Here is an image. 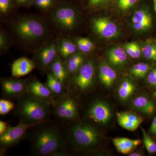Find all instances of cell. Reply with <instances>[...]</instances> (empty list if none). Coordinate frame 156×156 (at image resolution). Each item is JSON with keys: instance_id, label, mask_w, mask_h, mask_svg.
<instances>
[{"instance_id": "25", "label": "cell", "mask_w": 156, "mask_h": 156, "mask_svg": "<svg viewBox=\"0 0 156 156\" xmlns=\"http://www.w3.org/2000/svg\"><path fill=\"white\" fill-rule=\"evenodd\" d=\"M142 54L147 59L156 62V39H148L142 45Z\"/></svg>"}, {"instance_id": "12", "label": "cell", "mask_w": 156, "mask_h": 156, "mask_svg": "<svg viewBox=\"0 0 156 156\" xmlns=\"http://www.w3.org/2000/svg\"><path fill=\"white\" fill-rule=\"evenodd\" d=\"M26 93L52 105L56 99L46 84L42 83L37 79L28 80Z\"/></svg>"}, {"instance_id": "28", "label": "cell", "mask_w": 156, "mask_h": 156, "mask_svg": "<svg viewBox=\"0 0 156 156\" xmlns=\"http://www.w3.org/2000/svg\"><path fill=\"white\" fill-rule=\"evenodd\" d=\"M150 66L144 62H140L134 65L131 70V73L136 77L143 78L149 70Z\"/></svg>"}, {"instance_id": "21", "label": "cell", "mask_w": 156, "mask_h": 156, "mask_svg": "<svg viewBox=\"0 0 156 156\" xmlns=\"http://www.w3.org/2000/svg\"><path fill=\"white\" fill-rule=\"evenodd\" d=\"M64 62L69 76L77 72L85 62V58L82 53L76 52L65 59Z\"/></svg>"}, {"instance_id": "39", "label": "cell", "mask_w": 156, "mask_h": 156, "mask_svg": "<svg viewBox=\"0 0 156 156\" xmlns=\"http://www.w3.org/2000/svg\"><path fill=\"white\" fill-rule=\"evenodd\" d=\"M17 5L19 6H28L33 4V0H15Z\"/></svg>"}, {"instance_id": "43", "label": "cell", "mask_w": 156, "mask_h": 156, "mask_svg": "<svg viewBox=\"0 0 156 156\" xmlns=\"http://www.w3.org/2000/svg\"><path fill=\"white\" fill-rule=\"evenodd\" d=\"M153 95L154 97H155L156 98V91H155V92H154Z\"/></svg>"}, {"instance_id": "3", "label": "cell", "mask_w": 156, "mask_h": 156, "mask_svg": "<svg viewBox=\"0 0 156 156\" xmlns=\"http://www.w3.org/2000/svg\"><path fill=\"white\" fill-rule=\"evenodd\" d=\"M66 128L68 144L81 149L95 146L99 140V133L95 126L88 123L76 121L69 122Z\"/></svg>"}, {"instance_id": "27", "label": "cell", "mask_w": 156, "mask_h": 156, "mask_svg": "<svg viewBox=\"0 0 156 156\" xmlns=\"http://www.w3.org/2000/svg\"><path fill=\"white\" fill-rule=\"evenodd\" d=\"M74 43L76 45L77 48L81 53H89L94 48L93 42L87 38H77L76 39Z\"/></svg>"}, {"instance_id": "38", "label": "cell", "mask_w": 156, "mask_h": 156, "mask_svg": "<svg viewBox=\"0 0 156 156\" xmlns=\"http://www.w3.org/2000/svg\"><path fill=\"white\" fill-rule=\"evenodd\" d=\"M9 122L0 121V135H2L5 132L9 126Z\"/></svg>"}, {"instance_id": "13", "label": "cell", "mask_w": 156, "mask_h": 156, "mask_svg": "<svg viewBox=\"0 0 156 156\" xmlns=\"http://www.w3.org/2000/svg\"><path fill=\"white\" fill-rule=\"evenodd\" d=\"M131 25L137 32L145 33L150 30L153 25V18L148 9L143 7L134 11L131 17Z\"/></svg>"}, {"instance_id": "23", "label": "cell", "mask_w": 156, "mask_h": 156, "mask_svg": "<svg viewBox=\"0 0 156 156\" xmlns=\"http://www.w3.org/2000/svg\"><path fill=\"white\" fill-rule=\"evenodd\" d=\"M134 108L144 114H152L155 109V106L152 101L144 96H139L133 102Z\"/></svg>"}, {"instance_id": "11", "label": "cell", "mask_w": 156, "mask_h": 156, "mask_svg": "<svg viewBox=\"0 0 156 156\" xmlns=\"http://www.w3.org/2000/svg\"><path fill=\"white\" fill-rule=\"evenodd\" d=\"M88 119L94 122L104 125L111 117L110 108L106 103L100 100L93 101L87 112Z\"/></svg>"}, {"instance_id": "10", "label": "cell", "mask_w": 156, "mask_h": 156, "mask_svg": "<svg viewBox=\"0 0 156 156\" xmlns=\"http://www.w3.org/2000/svg\"><path fill=\"white\" fill-rule=\"evenodd\" d=\"M94 32L102 38L110 39L115 37L119 33L118 26L108 17H98L92 21Z\"/></svg>"}, {"instance_id": "34", "label": "cell", "mask_w": 156, "mask_h": 156, "mask_svg": "<svg viewBox=\"0 0 156 156\" xmlns=\"http://www.w3.org/2000/svg\"><path fill=\"white\" fill-rule=\"evenodd\" d=\"M111 0H89V6L92 9L102 8L109 4Z\"/></svg>"}, {"instance_id": "18", "label": "cell", "mask_w": 156, "mask_h": 156, "mask_svg": "<svg viewBox=\"0 0 156 156\" xmlns=\"http://www.w3.org/2000/svg\"><path fill=\"white\" fill-rule=\"evenodd\" d=\"M115 146L118 151L127 154L141 144L140 140H133L125 137H116L112 140Z\"/></svg>"}, {"instance_id": "42", "label": "cell", "mask_w": 156, "mask_h": 156, "mask_svg": "<svg viewBox=\"0 0 156 156\" xmlns=\"http://www.w3.org/2000/svg\"><path fill=\"white\" fill-rule=\"evenodd\" d=\"M153 2L154 3V8L156 13V0H153Z\"/></svg>"}, {"instance_id": "22", "label": "cell", "mask_w": 156, "mask_h": 156, "mask_svg": "<svg viewBox=\"0 0 156 156\" xmlns=\"http://www.w3.org/2000/svg\"><path fill=\"white\" fill-rule=\"evenodd\" d=\"M57 49L62 59H66L76 52L77 48L74 42L66 38H62L57 44Z\"/></svg>"}, {"instance_id": "6", "label": "cell", "mask_w": 156, "mask_h": 156, "mask_svg": "<svg viewBox=\"0 0 156 156\" xmlns=\"http://www.w3.org/2000/svg\"><path fill=\"white\" fill-rule=\"evenodd\" d=\"M35 126L36 125H28L20 122L15 126L9 125L5 132L0 135L1 156L5 154L8 149L23 140L27 136L29 129Z\"/></svg>"}, {"instance_id": "33", "label": "cell", "mask_w": 156, "mask_h": 156, "mask_svg": "<svg viewBox=\"0 0 156 156\" xmlns=\"http://www.w3.org/2000/svg\"><path fill=\"white\" fill-rule=\"evenodd\" d=\"M56 0H33V4L39 9L47 10L56 2Z\"/></svg>"}, {"instance_id": "19", "label": "cell", "mask_w": 156, "mask_h": 156, "mask_svg": "<svg viewBox=\"0 0 156 156\" xmlns=\"http://www.w3.org/2000/svg\"><path fill=\"white\" fill-rule=\"evenodd\" d=\"M45 84L56 99L62 96L67 91L64 84L50 72L47 73Z\"/></svg>"}, {"instance_id": "31", "label": "cell", "mask_w": 156, "mask_h": 156, "mask_svg": "<svg viewBox=\"0 0 156 156\" xmlns=\"http://www.w3.org/2000/svg\"><path fill=\"white\" fill-rule=\"evenodd\" d=\"M16 105L11 101L2 98L0 100V115H5L15 109Z\"/></svg>"}, {"instance_id": "26", "label": "cell", "mask_w": 156, "mask_h": 156, "mask_svg": "<svg viewBox=\"0 0 156 156\" xmlns=\"http://www.w3.org/2000/svg\"><path fill=\"white\" fill-rule=\"evenodd\" d=\"M135 89L134 84L128 80L123 81L119 89V95L123 100L128 99L133 94Z\"/></svg>"}, {"instance_id": "2", "label": "cell", "mask_w": 156, "mask_h": 156, "mask_svg": "<svg viewBox=\"0 0 156 156\" xmlns=\"http://www.w3.org/2000/svg\"><path fill=\"white\" fill-rule=\"evenodd\" d=\"M17 101L15 115L19 122L28 125H38L52 121L53 105L26 93Z\"/></svg>"}, {"instance_id": "36", "label": "cell", "mask_w": 156, "mask_h": 156, "mask_svg": "<svg viewBox=\"0 0 156 156\" xmlns=\"http://www.w3.org/2000/svg\"><path fill=\"white\" fill-rule=\"evenodd\" d=\"M8 41L7 36L3 31L0 33V49L2 52L7 50L8 48Z\"/></svg>"}, {"instance_id": "30", "label": "cell", "mask_w": 156, "mask_h": 156, "mask_svg": "<svg viewBox=\"0 0 156 156\" xmlns=\"http://www.w3.org/2000/svg\"><path fill=\"white\" fill-rule=\"evenodd\" d=\"M143 142L148 152L150 154L156 153V144L143 128H141Z\"/></svg>"}, {"instance_id": "32", "label": "cell", "mask_w": 156, "mask_h": 156, "mask_svg": "<svg viewBox=\"0 0 156 156\" xmlns=\"http://www.w3.org/2000/svg\"><path fill=\"white\" fill-rule=\"evenodd\" d=\"M139 0H115L117 8L123 11L131 9Z\"/></svg>"}, {"instance_id": "20", "label": "cell", "mask_w": 156, "mask_h": 156, "mask_svg": "<svg viewBox=\"0 0 156 156\" xmlns=\"http://www.w3.org/2000/svg\"><path fill=\"white\" fill-rule=\"evenodd\" d=\"M98 74L101 83L107 87H111L116 78V73L114 70L106 64L100 65Z\"/></svg>"}, {"instance_id": "4", "label": "cell", "mask_w": 156, "mask_h": 156, "mask_svg": "<svg viewBox=\"0 0 156 156\" xmlns=\"http://www.w3.org/2000/svg\"><path fill=\"white\" fill-rule=\"evenodd\" d=\"M14 32L19 39L27 44L42 38L47 33V27L39 18L24 16L17 18L13 23Z\"/></svg>"}, {"instance_id": "35", "label": "cell", "mask_w": 156, "mask_h": 156, "mask_svg": "<svg viewBox=\"0 0 156 156\" xmlns=\"http://www.w3.org/2000/svg\"><path fill=\"white\" fill-rule=\"evenodd\" d=\"M12 7L11 0H0V12L2 14H7Z\"/></svg>"}, {"instance_id": "1", "label": "cell", "mask_w": 156, "mask_h": 156, "mask_svg": "<svg viewBox=\"0 0 156 156\" xmlns=\"http://www.w3.org/2000/svg\"><path fill=\"white\" fill-rule=\"evenodd\" d=\"M27 137L33 155L66 156L71 154L65 128L53 121L30 128Z\"/></svg>"}, {"instance_id": "17", "label": "cell", "mask_w": 156, "mask_h": 156, "mask_svg": "<svg viewBox=\"0 0 156 156\" xmlns=\"http://www.w3.org/2000/svg\"><path fill=\"white\" fill-rule=\"evenodd\" d=\"M48 69L50 70V73L61 81L66 88L69 75L64 61L59 54H57L56 58L50 65Z\"/></svg>"}, {"instance_id": "5", "label": "cell", "mask_w": 156, "mask_h": 156, "mask_svg": "<svg viewBox=\"0 0 156 156\" xmlns=\"http://www.w3.org/2000/svg\"><path fill=\"white\" fill-rule=\"evenodd\" d=\"M53 107L55 115L64 122H69L77 119V103L70 91H66L62 96L56 98Z\"/></svg>"}, {"instance_id": "37", "label": "cell", "mask_w": 156, "mask_h": 156, "mask_svg": "<svg viewBox=\"0 0 156 156\" xmlns=\"http://www.w3.org/2000/svg\"><path fill=\"white\" fill-rule=\"evenodd\" d=\"M148 83L152 86H156V68L152 70L147 77Z\"/></svg>"}, {"instance_id": "8", "label": "cell", "mask_w": 156, "mask_h": 156, "mask_svg": "<svg viewBox=\"0 0 156 156\" xmlns=\"http://www.w3.org/2000/svg\"><path fill=\"white\" fill-rule=\"evenodd\" d=\"M28 80L17 78L1 79L3 98L9 100H18L26 93Z\"/></svg>"}, {"instance_id": "14", "label": "cell", "mask_w": 156, "mask_h": 156, "mask_svg": "<svg viewBox=\"0 0 156 156\" xmlns=\"http://www.w3.org/2000/svg\"><path fill=\"white\" fill-rule=\"evenodd\" d=\"M57 44L54 42L45 45L37 53L35 65L43 70L48 69L49 66L57 56Z\"/></svg>"}, {"instance_id": "40", "label": "cell", "mask_w": 156, "mask_h": 156, "mask_svg": "<svg viewBox=\"0 0 156 156\" xmlns=\"http://www.w3.org/2000/svg\"><path fill=\"white\" fill-rule=\"evenodd\" d=\"M149 131L151 134L156 135V116L152 123Z\"/></svg>"}, {"instance_id": "41", "label": "cell", "mask_w": 156, "mask_h": 156, "mask_svg": "<svg viewBox=\"0 0 156 156\" xmlns=\"http://www.w3.org/2000/svg\"><path fill=\"white\" fill-rule=\"evenodd\" d=\"M141 155V154L138 153H133L130 154L129 155V156H139Z\"/></svg>"}, {"instance_id": "15", "label": "cell", "mask_w": 156, "mask_h": 156, "mask_svg": "<svg viewBox=\"0 0 156 156\" xmlns=\"http://www.w3.org/2000/svg\"><path fill=\"white\" fill-rule=\"evenodd\" d=\"M116 115L119 125L128 131H135L143 122L142 117L132 112H121Z\"/></svg>"}, {"instance_id": "29", "label": "cell", "mask_w": 156, "mask_h": 156, "mask_svg": "<svg viewBox=\"0 0 156 156\" xmlns=\"http://www.w3.org/2000/svg\"><path fill=\"white\" fill-rule=\"evenodd\" d=\"M124 49L127 54L132 58H138L142 53L139 45L135 42H131L126 44Z\"/></svg>"}, {"instance_id": "24", "label": "cell", "mask_w": 156, "mask_h": 156, "mask_svg": "<svg viewBox=\"0 0 156 156\" xmlns=\"http://www.w3.org/2000/svg\"><path fill=\"white\" fill-rule=\"evenodd\" d=\"M109 61L115 66H120L126 62L127 53L126 50L120 47L112 48L108 53Z\"/></svg>"}, {"instance_id": "9", "label": "cell", "mask_w": 156, "mask_h": 156, "mask_svg": "<svg viewBox=\"0 0 156 156\" xmlns=\"http://www.w3.org/2000/svg\"><path fill=\"white\" fill-rule=\"evenodd\" d=\"M73 79L72 85L81 92H85L94 83L95 66L92 60H88L82 65Z\"/></svg>"}, {"instance_id": "7", "label": "cell", "mask_w": 156, "mask_h": 156, "mask_svg": "<svg viewBox=\"0 0 156 156\" xmlns=\"http://www.w3.org/2000/svg\"><path fill=\"white\" fill-rule=\"evenodd\" d=\"M54 23L64 30L73 29L76 25L79 19L77 11L69 5L59 6L54 10L51 15Z\"/></svg>"}, {"instance_id": "16", "label": "cell", "mask_w": 156, "mask_h": 156, "mask_svg": "<svg viewBox=\"0 0 156 156\" xmlns=\"http://www.w3.org/2000/svg\"><path fill=\"white\" fill-rule=\"evenodd\" d=\"M34 62L25 57H20L14 62L11 66L13 77L19 78L27 75L35 67Z\"/></svg>"}]
</instances>
